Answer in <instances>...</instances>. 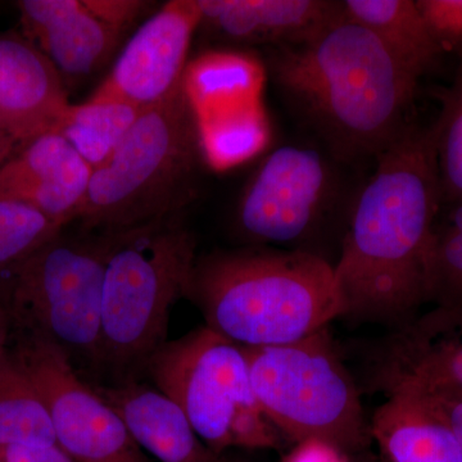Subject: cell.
Wrapping results in <instances>:
<instances>
[{"label": "cell", "instance_id": "9", "mask_svg": "<svg viewBox=\"0 0 462 462\" xmlns=\"http://www.w3.org/2000/svg\"><path fill=\"white\" fill-rule=\"evenodd\" d=\"M329 152L285 144L249 179L238 205V224L260 245H300L339 211L345 184Z\"/></svg>", "mask_w": 462, "mask_h": 462}, {"label": "cell", "instance_id": "17", "mask_svg": "<svg viewBox=\"0 0 462 462\" xmlns=\"http://www.w3.org/2000/svg\"><path fill=\"white\" fill-rule=\"evenodd\" d=\"M396 375L462 394V306H436L383 342L374 379Z\"/></svg>", "mask_w": 462, "mask_h": 462}, {"label": "cell", "instance_id": "10", "mask_svg": "<svg viewBox=\"0 0 462 462\" xmlns=\"http://www.w3.org/2000/svg\"><path fill=\"white\" fill-rule=\"evenodd\" d=\"M9 355L44 401L57 446L75 462H153L135 442L120 413L85 384L71 358L38 337L12 333Z\"/></svg>", "mask_w": 462, "mask_h": 462}, {"label": "cell", "instance_id": "8", "mask_svg": "<svg viewBox=\"0 0 462 462\" xmlns=\"http://www.w3.org/2000/svg\"><path fill=\"white\" fill-rule=\"evenodd\" d=\"M245 352L258 403L279 433L298 443L322 440L343 454L366 446L370 428L360 394L328 329Z\"/></svg>", "mask_w": 462, "mask_h": 462}, {"label": "cell", "instance_id": "1", "mask_svg": "<svg viewBox=\"0 0 462 462\" xmlns=\"http://www.w3.org/2000/svg\"><path fill=\"white\" fill-rule=\"evenodd\" d=\"M349 208L334 264L342 318L392 325L430 302V252L442 207L433 132L412 126L375 158Z\"/></svg>", "mask_w": 462, "mask_h": 462}, {"label": "cell", "instance_id": "25", "mask_svg": "<svg viewBox=\"0 0 462 462\" xmlns=\"http://www.w3.org/2000/svg\"><path fill=\"white\" fill-rule=\"evenodd\" d=\"M63 229L25 203L0 199V267L27 256Z\"/></svg>", "mask_w": 462, "mask_h": 462}, {"label": "cell", "instance_id": "4", "mask_svg": "<svg viewBox=\"0 0 462 462\" xmlns=\"http://www.w3.org/2000/svg\"><path fill=\"white\" fill-rule=\"evenodd\" d=\"M202 158L182 85L139 112L111 154L94 167L76 221L88 230L130 231L170 220L190 199Z\"/></svg>", "mask_w": 462, "mask_h": 462}, {"label": "cell", "instance_id": "22", "mask_svg": "<svg viewBox=\"0 0 462 462\" xmlns=\"http://www.w3.org/2000/svg\"><path fill=\"white\" fill-rule=\"evenodd\" d=\"M139 112L123 103L87 100L83 105H69L54 133L62 135L94 169L111 154Z\"/></svg>", "mask_w": 462, "mask_h": 462}, {"label": "cell", "instance_id": "5", "mask_svg": "<svg viewBox=\"0 0 462 462\" xmlns=\"http://www.w3.org/2000/svg\"><path fill=\"white\" fill-rule=\"evenodd\" d=\"M66 229V227H65ZM60 231L0 267V309L12 333L38 337L100 364L103 285L109 258L135 230ZM138 230V229H136Z\"/></svg>", "mask_w": 462, "mask_h": 462}, {"label": "cell", "instance_id": "27", "mask_svg": "<svg viewBox=\"0 0 462 462\" xmlns=\"http://www.w3.org/2000/svg\"><path fill=\"white\" fill-rule=\"evenodd\" d=\"M416 5L443 53H462V0H416Z\"/></svg>", "mask_w": 462, "mask_h": 462}, {"label": "cell", "instance_id": "23", "mask_svg": "<svg viewBox=\"0 0 462 462\" xmlns=\"http://www.w3.org/2000/svg\"><path fill=\"white\" fill-rule=\"evenodd\" d=\"M430 252V302L462 306V200L442 203Z\"/></svg>", "mask_w": 462, "mask_h": 462}, {"label": "cell", "instance_id": "7", "mask_svg": "<svg viewBox=\"0 0 462 462\" xmlns=\"http://www.w3.org/2000/svg\"><path fill=\"white\" fill-rule=\"evenodd\" d=\"M147 370L216 454L279 446L282 434L258 403L245 348L221 334L202 327L166 342Z\"/></svg>", "mask_w": 462, "mask_h": 462}, {"label": "cell", "instance_id": "15", "mask_svg": "<svg viewBox=\"0 0 462 462\" xmlns=\"http://www.w3.org/2000/svg\"><path fill=\"white\" fill-rule=\"evenodd\" d=\"M26 39L38 48L62 80H80L108 62L121 33L103 23L84 0H21Z\"/></svg>", "mask_w": 462, "mask_h": 462}, {"label": "cell", "instance_id": "31", "mask_svg": "<svg viewBox=\"0 0 462 462\" xmlns=\"http://www.w3.org/2000/svg\"><path fill=\"white\" fill-rule=\"evenodd\" d=\"M12 336L11 322L5 312L0 309V364L7 357L9 351V339Z\"/></svg>", "mask_w": 462, "mask_h": 462}, {"label": "cell", "instance_id": "11", "mask_svg": "<svg viewBox=\"0 0 462 462\" xmlns=\"http://www.w3.org/2000/svg\"><path fill=\"white\" fill-rule=\"evenodd\" d=\"M263 67L238 53H212L187 67L184 88L196 116L203 157L229 169L258 153L269 138L260 105Z\"/></svg>", "mask_w": 462, "mask_h": 462}, {"label": "cell", "instance_id": "16", "mask_svg": "<svg viewBox=\"0 0 462 462\" xmlns=\"http://www.w3.org/2000/svg\"><path fill=\"white\" fill-rule=\"evenodd\" d=\"M199 5L200 27L212 35L273 48L311 41L343 14L342 2L334 0H199Z\"/></svg>", "mask_w": 462, "mask_h": 462}, {"label": "cell", "instance_id": "3", "mask_svg": "<svg viewBox=\"0 0 462 462\" xmlns=\"http://www.w3.org/2000/svg\"><path fill=\"white\" fill-rule=\"evenodd\" d=\"M188 298L206 327L245 348L298 342L343 316L334 264L305 249L245 248L199 258Z\"/></svg>", "mask_w": 462, "mask_h": 462}, {"label": "cell", "instance_id": "28", "mask_svg": "<svg viewBox=\"0 0 462 462\" xmlns=\"http://www.w3.org/2000/svg\"><path fill=\"white\" fill-rule=\"evenodd\" d=\"M84 2L103 23L114 27L121 33L142 16L149 5L147 2H139V0H84Z\"/></svg>", "mask_w": 462, "mask_h": 462}, {"label": "cell", "instance_id": "29", "mask_svg": "<svg viewBox=\"0 0 462 462\" xmlns=\"http://www.w3.org/2000/svg\"><path fill=\"white\" fill-rule=\"evenodd\" d=\"M0 462H75L58 446L0 447Z\"/></svg>", "mask_w": 462, "mask_h": 462}, {"label": "cell", "instance_id": "6", "mask_svg": "<svg viewBox=\"0 0 462 462\" xmlns=\"http://www.w3.org/2000/svg\"><path fill=\"white\" fill-rule=\"evenodd\" d=\"M196 239L175 217L134 231L109 258L103 285L100 363L145 367L167 342L170 314L188 297Z\"/></svg>", "mask_w": 462, "mask_h": 462}, {"label": "cell", "instance_id": "20", "mask_svg": "<svg viewBox=\"0 0 462 462\" xmlns=\"http://www.w3.org/2000/svg\"><path fill=\"white\" fill-rule=\"evenodd\" d=\"M342 11L348 20L366 27L418 80L443 54L416 0H343Z\"/></svg>", "mask_w": 462, "mask_h": 462}, {"label": "cell", "instance_id": "32", "mask_svg": "<svg viewBox=\"0 0 462 462\" xmlns=\"http://www.w3.org/2000/svg\"><path fill=\"white\" fill-rule=\"evenodd\" d=\"M21 147H23V145H21L16 139L12 138V136L7 135V134L0 132V166L14 156Z\"/></svg>", "mask_w": 462, "mask_h": 462}, {"label": "cell", "instance_id": "12", "mask_svg": "<svg viewBox=\"0 0 462 462\" xmlns=\"http://www.w3.org/2000/svg\"><path fill=\"white\" fill-rule=\"evenodd\" d=\"M200 21L199 0L166 3L134 33L88 100L144 111L171 97L184 85L188 54Z\"/></svg>", "mask_w": 462, "mask_h": 462}, {"label": "cell", "instance_id": "18", "mask_svg": "<svg viewBox=\"0 0 462 462\" xmlns=\"http://www.w3.org/2000/svg\"><path fill=\"white\" fill-rule=\"evenodd\" d=\"M120 413L135 442L160 462H230L200 439L187 416L162 392L126 380L99 392Z\"/></svg>", "mask_w": 462, "mask_h": 462}, {"label": "cell", "instance_id": "21", "mask_svg": "<svg viewBox=\"0 0 462 462\" xmlns=\"http://www.w3.org/2000/svg\"><path fill=\"white\" fill-rule=\"evenodd\" d=\"M5 446H57L44 401L9 351L0 364V447Z\"/></svg>", "mask_w": 462, "mask_h": 462}, {"label": "cell", "instance_id": "24", "mask_svg": "<svg viewBox=\"0 0 462 462\" xmlns=\"http://www.w3.org/2000/svg\"><path fill=\"white\" fill-rule=\"evenodd\" d=\"M442 203L462 200V60L433 129Z\"/></svg>", "mask_w": 462, "mask_h": 462}, {"label": "cell", "instance_id": "19", "mask_svg": "<svg viewBox=\"0 0 462 462\" xmlns=\"http://www.w3.org/2000/svg\"><path fill=\"white\" fill-rule=\"evenodd\" d=\"M383 392L387 401L374 413L370 436L388 462H462L454 431L420 398L402 387Z\"/></svg>", "mask_w": 462, "mask_h": 462}, {"label": "cell", "instance_id": "13", "mask_svg": "<svg viewBox=\"0 0 462 462\" xmlns=\"http://www.w3.org/2000/svg\"><path fill=\"white\" fill-rule=\"evenodd\" d=\"M91 172L62 135L45 133L0 166V199L25 203L67 227L78 218Z\"/></svg>", "mask_w": 462, "mask_h": 462}, {"label": "cell", "instance_id": "30", "mask_svg": "<svg viewBox=\"0 0 462 462\" xmlns=\"http://www.w3.org/2000/svg\"><path fill=\"white\" fill-rule=\"evenodd\" d=\"M285 462H348L346 454L322 440L310 439L298 443Z\"/></svg>", "mask_w": 462, "mask_h": 462}, {"label": "cell", "instance_id": "26", "mask_svg": "<svg viewBox=\"0 0 462 462\" xmlns=\"http://www.w3.org/2000/svg\"><path fill=\"white\" fill-rule=\"evenodd\" d=\"M374 383L382 391L389 387H402L412 392L446 421L462 446V394L411 376H384L374 380Z\"/></svg>", "mask_w": 462, "mask_h": 462}, {"label": "cell", "instance_id": "14", "mask_svg": "<svg viewBox=\"0 0 462 462\" xmlns=\"http://www.w3.org/2000/svg\"><path fill=\"white\" fill-rule=\"evenodd\" d=\"M69 106L51 60L29 39L0 33V132L26 144L54 132Z\"/></svg>", "mask_w": 462, "mask_h": 462}, {"label": "cell", "instance_id": "2", "mask_svg": "<svg viewBox=\"0 0 462 462\" xmlns=\"http://www.w3.org/2000/svg\"><path fill=\"white\" fill-rule=\"evenodd\" d=\"M269 69L340 162L378 157L410 125L418 79L345 14L311 41L272 48Z\"/></svg>", "mask_w": 462, "mask_h": 462}]
</instances>
